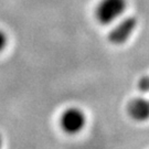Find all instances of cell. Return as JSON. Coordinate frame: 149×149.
<instances>
[{"label":"cell","mask_w":149,"mask_h":149,"mask_svg":"<svg viewBox=\"0 0 149 149\" xmlns=\"http://www.w3.org/2000/svg\"><path fill=\"white\" fill-rule=\"evenodd\" d=\"M127 0H101L96 7L95 17L103 26H109L123 17Z\"/></svg>","instance_id":"1"},{"label":"cell","mask_w":149,"mask_h":149,"mask_svg":"<svg viewBox=\"0 0 149 149\" xmlns=\"http://www.w3.org/2000/svg\"><path fill=\"white\" fill-rule=\"evenodd\" d=\"M86 124L85 113L79 107H69L61 114L60 126L68 135H76L83 130Z\"/></svg>","instance_id":"2"},{"label":"cell","mask_w":149,"mask_h":149,"mask_svg":"<svg viewBox=\"0 0 149 149\" xmlns=\"http://www.w3.org/2000/svg\"><path fill=\"white\" fill-rule=\"evenodd\" d=\"M114 23V27L108 33V41L116 45L127 42L137 27V20L134 17H122Z\"/></svg>","instance_id":"3"},{"label":"cell","mask_w":149,"mask_h":149,"mask_svg":"<svg viewBox=\"0 0 149 149\" xmlns=\"http://www.w3.org/2000/svg\"><path fill=\"white\" fill-rule=\"evenodd\" d=\"M127 113L136 122H146L149 119V100L145 97H135L128 103Z\"/></svg>","instance_id":"4"},{"label":"cell","mask_w":149,"mask_h":149,"mask_svg":"<svg viewBox=\"0 0 149 149\" xmlns=\"http://www.w3.org/2000/svg\"><path fill=\"white\" fill-rule=\"evenodd\" d=\"M138 88L143 93H149V75H144L139 79Z\"/></svg>","instance_id":"5"},{"label":"cell","mask_w":149,"mask_h":149,"mask_svg":"<svg viewBox=\"0 0 149 149\" xmlns=\"http://www.w3.org/2000/svg\"><path fill=\"white\" fill-rule=\"evenodd\" d=\"M7 44H8V37H7L6 32L0 30V52H2L5 50Z\"/></svg>","instance_id":"6"},{"label":"cell","mask_w":149,"mask_h":149,"mask_svg":"<svg viewBox=\"0 0 149 149\" xmlns=\"http://www.w3.org/2000/svg\"><path fill=\"white\" fill-rule=\"evenodd\" d=\"M2 148V137H1V135H0V149Z\"/></svg>","instance_id":"7"}]
</instances>
